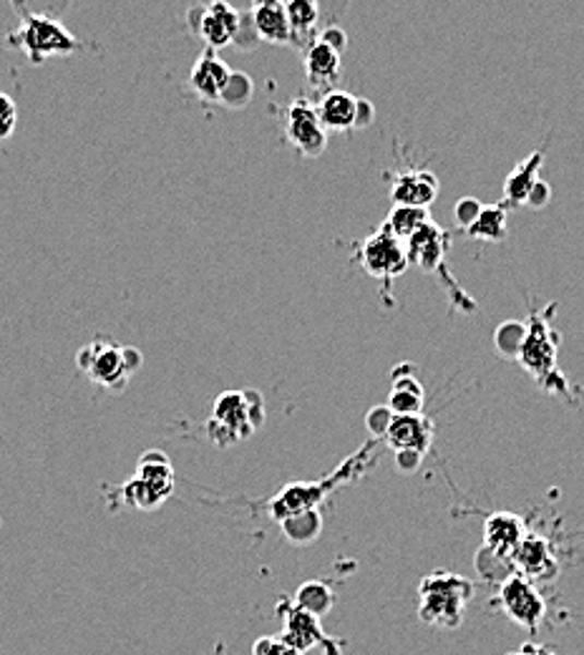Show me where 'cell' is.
Listing matches in <instances>:
<instances>
[{"label":"cell","mask_w":584,"mask_h":655,"mask_svg":"<svg viewBox=\"0 0 584 655\" xmlns=\"http://www.w3.org/2000/svg\"><path fill=\"white\" fill-rule=\"evenodd\" d=\"M557 302L539 310L529 300V321H526V335L524 343L516 354V360L526 373L537 381V386L549 393V396H559L570 404H577V396H572V386L567 381V376L559 371L557 366V354H559V333L555 331L552 318H555Z\"/></svg>","instance_id":"1"},{"label":"cell","mask_w":584,"mask_h":655,"mask_svg":"<svg viewBox=\"0 0 584 655\" xmlns=\"http://www.w3.org/2000/svg\"><path fill=\"white\" fill-rule=\"evenodd\" d=\"M15 127H19V106L11 96L0 94V142L13 136Z\"/></svg>","instance_id":"34"},{"label":"cell","mask_w":584,"mask_h":655,"mask_svg":"<svg viewBox=\"0 0 584 655\" xmlns=\"http://www.w3.org/2000/svg\"><path fill=\"white\" fill-rule=\"evenodd\" d=\"M229 73H233V69L219 59L217 51L207 48L192 66L189 84H192L194 94L204 98V102H219V96L229 81Z\"/></svg>","instance_id":"17"},{"label":"cell","mask_w":584,"mask_h":655,"mask_svg":"<svg viewBox=\"0 0 584 655\" xmlns=\"http://www.w3.org/2000/svg\"><path fill=\"white\" fill-rule=\"evenodd\" d=\"M436 437V424L433 419L424 414L416 416H401L393 414V421L385 431V446L393 449V452H418V454H429V449L433 444Z\"/></svg>","instance_id":"14"},{"label":"cell","mask_w":584,"mask_h":655,"mask_svg":"<svg viewBox=\"0 0 584 655\" xmlns=\"http://www.w3.org/2000/svg\"><path fill=\"white\" fill-rule=\"evenodd\" d=\"M549 200H552V187H549L547 182H541V179H537V184H534L529 192V200H526V207L541 210V207H547Z\"/></svg>","instance_id":"36"},{"label":"cell","mask_w":584,"mask_h":655,"mask_svg":"<svg viewBox=\"0 0 584 655\" xmlns=\"http://www.w3.org/2000/svg\"><path fill=\"white\" fill-rule=\"evenodd\" d=\"M277 610L283 612V618H285V630L279 635H283L290 645H295L300 653H308L312 648H323V645H331V648L338 653V645H335L331 638L325 635L323 626H320V618L312 616V612L298 608V605L290 600L279 603Z\"/></svg>","instance_id":"12"},{"label":"cell","mask_w":584,"mask_h":655,"mask_svg":"<svg viewBox=\"0 0 584 655\" xmlns=\"http://www.w3.org/2000/svg\"><path fill=\"white\" fill-rule=\"evenodd\" d=\"M136 477L150 481V485L156 489H162L164 495H171V491H175V469H171L169 456L164 452H156V449L142 454V458H139Z\"/></svg>","instance_id":"24"},{"label":"cell","mask_w":584,"mask_h":655,"mask_svg":"<svg viewBox=\"0 0 584 655\" xmlns=\"http://www.w3.org/2000/svg\"><path fill=\"white\" fill-rule=\"evenodd\" d=\"M370 449H373V441H368L366 449H360L356 456L348 458L338 472L331 474V477L323 481H295V485H287L285 489H279L277 497L267 502L270 517L275 522H283L287 517H293V514L318 510V504L327 497V491H333L350 477H360V472H363L360 469V464H363V458L368 456Z\"/></svg>","instance_id":"5"},{"label":"cell","mask_w":584,"mask_h":655,"mask_svg":"<svg viewBox=\"0 0 584 655\" xmlns=\"http://www.w3.org/2000/svg\"><path fill=\"white\" fill-rule=\"evenodd\" d=\"M526 335V323L522 321H506L497 327V333H493V346H497V354L504 358H516L520 354L522 343Z\"/></svg>","instance_id":"31"},{"label":"cell","mask_w":584,"mask_h":655,"mask_svg":"<svg viewBox=\"0 0 584 655\" xmlns=\"http://www.w3.org/2000/svg\"><path fill=\"white\" fill-rule=\"evenodd\" d=\"M545 146H539V150H534L529 157H524L516 167L509 171V177L504 179V204L506 210H520L529 200L532 187L537 184L541 164H545Z\"/></svg>","instance_id":"18"},{"label":"cell","mask_w":584,"mask_h":655,"mask_svg":"<svg viewBox=\"0 0 584 655\" xmlns=\"http://www.w3.org/2000/svg\"><path fill=\"white\" fill-rule=\"evenodd\" d=\"M396 462H398V466L403 472H416L418 466H421V462H424V454H418V452H398L396 454Z\"/></svg>","instance_id":"39"},{"label":"cell","mask_w":584,"mask_h":655,"mask_svg":"<svg viewBox=\"0 0 584 655\" xmlns=\"http://www.w3.org/2000/svg\"><path fill=\"white\" fill-rule=\"evenodd\" d=\"M8 44L26 53L31 63H44L53 56H71L81 46L63 23L48 15H26L21 26L8 36Z\"/></svg>","instance_id":"6"},{"label":"cell","mask_w":584,"mask_h":655,"mask_svg":"<svg viewBox=\"0 0 584 655\" xmlns=\"http://www.w3.org/2000/svg\"><path fill=\"white\" fill-rule=\"evenodd\" d=\"M318 38L323 40V44L331 46L333 51H338L341 56H343V51H345V46H348V36H345V31H343V28H338V26L325 28L323 33H320Z\"/></svg>","instance_id":"37"},{"label":"cell","mask_w":584,"mask_h":655,"mask_svg":"<svg viewBox=\"0 0 584 655\" xmlns=\"http://www.w3.org/2000/svg\"><path fill=\"white\" fill-rule=\"evenodd\" d=\"M391 421H393L391 408L389 406H376V408H370L366 426H368V431L373 433V439H383L385 431H389Z\"/></svg>","instance_id":"35"},{"label":"cell","mask_w":584,"mask_h":655,"mask_svg":"<svg viewBox=\"0 0 584 655\" xmlns=\"http://www.w3.org/2000/svg\"><path fill=\"white\" fill-rule=\"evenodd\" d=\"M356 258L360 265H363L366 273L383 285L385 295H391L393 281L406 273L408 267L406 245H403L398 237H393L385 227H381L378 233L366 237V240L358 245Z\"/></svg>","instance_id":"7"},{"label":"cell","mask_w":584,"mask_h":655,"mask_svg":"<svg viewBox=\"0 0 584 655\" xmlns=\"http://www.w3.org/2000/svg\"><path fill=\"white\" fill-rule=\"evenodd\" d=\"M356 114H358V96L341 92V88L327 92L318 104V117L325 131L356 129Z\"/></svg>","instance_id":"21"},{"label":"cell","mask_w":584,"mask_h":655,"mask_svg":"<svg viewBox=\"0 0 584 655\" xmlns=\"http://www.w3.org/2000/svg\"><path fill=\"white\" fill-rule=\"evenodd\" d=\"M376 119V106L368 98H358V114H356V129H366L373 124Z\"/></svg>","instance_id":"38"},{"label":"cell","mask_w":584,"mask_h":655,"mask_svg":"<svg viewBox=\"0 0 584 655\" xmlns=\"http://www.w3.org/2000/svg\"><path fill=\"white\" fill-rule=\"evenodd\" d=\"M121 499H123V504L136 507V510H142V512H152L159 504L167 502L169 495H164L162 489L152 487L150 481L134 477L127 487L121 489Z\"/></svg>","instance_id":"29"},{"label":"cell","mask_w":584,"mask_h":655,"mask_svg":"<svg viewBox=\"0 0 584 655\" xmlns=\"http://www.w3.org/2000/svg\"><path fill=\"white\" fill-rule=\"evenodd\" d=\"M252 655H306V653H300L295 645L287 643L283 635H273V638H258L252 645Z\"/></svg>","instance_id":"32"},{"label":"cell","mask_w":584,"mask_h":655,"mask_svg":"<svg viewBox=\"0 0 584 655\" xmlns=\"http://www.w3.org/2000/svg\"><path fill=\"white\" fill-rule=\"evenodd\" d=\"M403 245H406L408 265H418L426 270V273H439V270L446 265L451 235L436 225L433 219H429V223L418 227Z\"/></svg>","instance_id":"11"},{"label":"cell","mask_w":584,"mask_h":655,"mask_svg":"<svg viewBox=\"0 0 584 655\" xmlns=\"http://www.w3.org/2000/svg\"><path fill=\"white\" fill-rule=\"evenodd\" d=\"M424 404H426V391H424V383L418 381V376L414 373V366L408 364L398 366L391 379L389 408L393 414H401V416H416V414H424Z\"/></svg>","instance_id":"20"},{"label":"cell","mask_w":584,"mask_h":655,"mask_svg":"<svg viewBox=\"0 0 584 655\" xmlns=\"http://www.w3.org/2000/svg\"><path fill=\"white\" fill-rule=\"evenodd\" d=\"M472 597V580L449 570H433L418 585V618L431 628L458 630Z\"/></svg>","instance_id":"2"},{"label":"cell","mask_w":584,"mask_h":655,"mask_svg":"<svg viewBox=\"0 0 584 655\" xmlns=\"http://www.w3.org/2000/svg\"><path fill=\"white\" fill-rule=\"evenodd\" d=\"M254 94V84L247 73L233 71L229 73V81L225 86V92L219 96V104H225L227 109H245L250 104V98Z\"/></svg>","instance_id":"30"},{"label":"cell","mask_w":584,"mask_h":655,"mask_svg":"<svg viewBox=\"0 0 584 655\" xmlns=\"http://www.w3.org/2000/svg\"><path fill=\"white\" fill-rule=\"evenodd\" d=\"M142 364L144 358L136 348L121 346L109 335H96L76 354L79 371L86 373V379L94 386L111 393H121L127 389L131 376L142 368Z\"/></svg>","instance_id":"3"},{"label":"cell","mask_w":584,"mask_h":655,"mask_svg":"<svg viewBox=\"0 0 584 655\" xmlns=\"http://www.w3.org/2000/svg\"><path fill=\"white\" fill-rule=\"evenodd\" d=\"M481 207H484V204L476 200V196H462V200H458L456 207H454L456 227L464 229V233H466V229L476 223V217L481 215Z\"/></svg>","instance_id":"33"},{"label":"cell","mask_w":584,"mask_h":655,"mask_svg":"<svg viewBox=\"0 0 584 655\" xmlns=\"http://www.w3.org/2000/svg\"><path fill=\"white\" fill-rule=\"evenodd\" d=\"M441 182L431 169L408 167L401 169L391 182V200L393 204H408V207H426L429 210L436 196H439Z\"/></svg>","instance_id":"15"},{"label":"cell","mask_w":584,"mask_h":655,"mask_svg":"<svg viewBox=\"0 0 584 655\" xmlns=\"http://www.w3.org/2000/svg\"><path fill=\"white\" fill-rule=\"evenodd\" d=\"M250 23L254 36L265 44H290L293 40V31H290V21L285 15V5H275V8H252L250 13Z\"/></svg>","instance_id":"22"},{"label":"cell","mask_w":584,"mask_h":655,"mask_svg":"<svg viewBox=\"0 0 584 655\" xmlns=\"http://www.w3.org/2000/svg\"><path fill=\"white\" fill-rule=\"evenodd\" d=\"M293 603L298 605V608L312 612L315 618H323L333 610L335 593L331 590V585H325V583H306L298 587Z\"/></svg>","instance_id":"28"},{"label":"cell","mask_w":584,"mask_h":655,"mask_svg":"<svg viewBox=\"0 0 584 655\" xmlns=\"http://www.w3.org/2000/svg\"><path fill=\"white\" fill-rule=\"evenodd\" d=\"M285 5V0H252V8H275Z\"/></svg>","instance_id":"41"},{"label":"cell","mask_w":584,"mask_h":655,"mask_svg":"<svg viewBox=\"0 0 584 655\" xmlns=\"http://www.w3.org/2000/svg\"><path fill=\"white\" fill-rule=\"evenodd\" d=\"M285 142L302 157H320L325 152L327 131L320 124L318 106L310 98H295L285 109Z\"/></svg>","instance_id":"10"},{"label":"cell","mask_w":584,"mask_h":655,"mask_svg":"<svg viewBox=\"0 0 584 655\" xmlns=\"http://www.w3.org/2000/svg\"><path fill=\"white\" fill-rule=\"evenodd\" d=\"M499 608L504 616L524 628L529 635H537V630L547 618V600L539 593V587L524 577L522 572H512L499 587L497 595Z\"/></svg>","instance_id":"8"},{"label":"cell","mask_w":584,"mask_h":655,"mask_svg":"<svg viewBox=\"0 0 584 655\" xmlns=\"http://www.w3.org/2000/svg\"><path fill=\"white\" fill-rule=\"evenodd\" d=\"M279 527H283V535L287 543H293L295 547H308L315 543L320 532H323V517H320L318 510H308L283 520L279 522Z\"/></svg>","instance_id":"25"},{"label":"cell","mask_w":584,"mask_h":655,"mask_svg":"<svg viewBox=\"0 0 584 655\" xmlns=\"http://www.w3.org/2000/svg\"><path fill=\"white\" fill-rule=\"evenodd\" d=\"M431 215L426 207H408V204H393L391 215L385 217V223L381 227L389 229L393 237H398L401 242H406L410 235L416 233L418 227H424L429 223Z\"/></svg>","instance_id":"26"},{"label":"cell","mask_w":584,"mask_h":655,"mask_svg":"<svg viewBox=\"0 0 584 655\" xmlns=\"http://www.w3.org/2000/svg\"><path fill=\"white\" fill-rule=\"evenodd\" d=\"M285 15L290 21V31H293V40L302 36L310 44L312 31L318 26V0H285Z\"/></svg>","instance_id":"27"},{"label":"cell","mask_w":584,"mask_h":655,"mask_svg":"<svg viewBox=\"0 0 584 655\" xmlns=\"http://www.w3.org/2000/svg\"><path fill=\"white\" fill-rule=\"evenodd\" d=\"M514 570L529 577L532 583H552L559 575V562L547 537L526 535L512 555Z\"/></svg>","instance_id":"13"},{"label":"cell","mask_w":584,"mask_h":655,"mask_svg":"<svg viewBox=\"0 0 584 655\" xmlns=\"http://www.w3.org/2000/svg\"><path fill=\"white\" fill-rule=\"evenodd\" d=\"M189 23L212 51L237 44L242 31V15L227 0H212L207 5H194L189 13Z\"/></svg>","instance_id":"9"},{"label":"cell","mask_w":584,"mask_h":655,"mask_svg":"<svg viewBox=\"0 0 584 655\" xmlns=\"http://www.w3.org/2000/svg\"><path fill=\"white\" fill-rule=\"evenodd\" d=\"M265 424V401L254 389L225 391L215 398L212 416L204 429L217 446H233L237 441L250 439Z\"/></svg>","instance_id":"4"},{"label":"cell","mask_w":584,"mask_h":655,"mask_svg":"<svg viewBox=\"0 0 584 655\" xmlns=\"http://www.w3.org/2000/svg\"><path fill=\"white\" fill-rule=\"evenodd\" d=\"M526 535L529 532H526L524 520L514 512H491L484 520V547L493 555L506 557V560H512L514 550Z\"/></svg>","instance_id":"16"},{"label":"cell","mask_w":584,"mask_h":655,"mask_svg":"<svg viewBox=\"0 0 584 655\" xmlns=\"http://www.w3.org/2000/svg\"><path fill=\"white\" fill-rule=\"evenodd\" d=\"M509 655H557L552 645H539V643H524L520 651L509 653Z\"/></svg>","instance_id":"40"},{"label":"cell","mask_w":584,"mask_h":655,"mask_svg":"<svg viewBox=\"0 0 584 655\" xmlns=\"http://www.w3.org/2000/svg\"><path fill=\"white\" fill-rule=\"evenodd\" d=\"M306 73L312 88L318 92H333L341 79V53L320 38H312L306 46Z\"/></svg>","instance_id":"19"},{"label":"cell","mask_w":584,"mask_h":655,"mask_svg":"<svg viewBox=\"0 0 584 655\" xmlns=\"http://www.w3.org/2000/svg\"><path fill=\"white\" fill-rule=\"evenodd\" d=\"M506 207L501 202L484 204L481 215L466 229V237L479 242H501L506 240Z\"/></svg>","instance_id":"23"}]
</instances>
